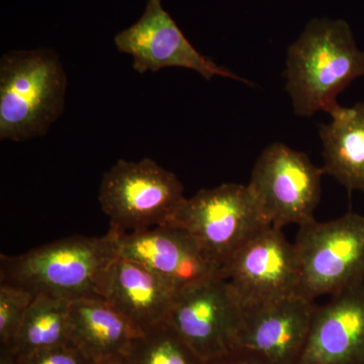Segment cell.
I'll return each instance as SVG.
<instances>
[{
    "instance_id": "6da1fadb",
    "label": "cell",
    "mask_w": 364,
    "mask_h": 364,
    "mask_svg": "<svg viewBox=\"0 0 364 364\" xmlns=\"http://www.w3.org/2000/svg\"><path fill=\"white\" fill-rule=\"evenodd\" d=\"M287 90L298 116L331 114L336 98L364 76V52L343 21L316 18L287 51Z\"/></svg>"
},
{
    "instance_id": "7a4b0ae2",
    "label": "cell",
    "mask_w": 364,
    "mask_h": 364,
    "mask_svg": "<svg viewBox=\"0 0 364 364\" xmlns=\"http://www.w3.org/2000/svg\"><path fill=\"white\" fill-rule=\"evenodd\" d=\"M68 80L51 49L14 50L0 59V140L47 135L65 107Z\"/></svg>"
},
{
    "instance_id": "3957f363",
    "label": "cell",
    "mask_w": 364,
    "mask_h": 364,
    "mask_svg": "<svg viewBox=\"0 0 364 364\" xmlns=\"http://www.w3.org/2000/svg\"><path fill=\"white\" fill-rule=\"evenodd\" d=\"M116 238L72 236L16 256H0V282L73 301L100 296V274L117 257Z\"/></svg>"
},
{
    "instance_id": "277c9868",
    "label": "cell",
    "mask_w": 364,
    "mask_h": 364,
    "mask_svg": "<svg viewBox=\"0 0 364 364\" xmlns=\"http://www.w3.org/2000/svg\"><path fill=\"white\" fill-rule=\"evenodd\" d=\"M184 198L178 177L150 158L119 159L102 176L98 193L109 232L116 235L168 224Z\"/></svg>"
},
{
    "instance_id": "5b68a950",
    "label": "cell",
    "mask_w": 364,
    "mask_h": 364,
    "mask_svg": "<svg viewBox=\"0 0 364 364\" xmlns=\"http://www.w3.org/2000/svg\"><path fill=\"white\" fill-rule=\"evenodd\" d=\"M298 258L299 296L309 301L364 282V217L344 215L299 227L294 243Z\"/></svg>"
},
{
    "instance_id": "8992f818",
    "label": "cell",
    "mask_w": 364,
    "mask_h": 364,
    "mask_svg": "<svg viewBox=\"0 0 364 364\" xmlns=\"http://www.w3.org/2000/svg\"><path fill=\"white\" fill-rule=\"evenodd\" d=\"M167 225L193 235L222 267L246 242L270 226L248 184L237 183L202 189L184 198Z\"/></svg>"
},
{
    "instance_id": "52a82bcc",
    "label": "cell",
    "mask_w": 364,
    "mask_h": 364,
    "mask_svg": "<svg viewBox=\"0 0 364 364\" xmlns=\"http://www.w3.org/2000/svg\"><path fill=\"white\" fill-rule=\"evenodd\" d=\"M323 174L305 153L274 143L258 157L248 186L270 226L301 227L315 220Z\"/></svg>"
},
{
    "instance_id": "ba28073f",
    "label": "cell",
    "mask_w": 364,
    "mask_h": 364,
    "mask_svg": "<svg viewBox=\"0 0 364 364\" xmlns=\"http://www.w3.org/2000/svg\"><path fill=\"white\" fill-rule=\"evenodd\" d=\"M221 275L243 311L299 296L296 249L279 228H264L246 242L225 263Z\"/></svg>"
},
{
    "instance_id": "9c48e42d",
    "label": "cell",
    "mask_w": 364,
    "mask_h": 364,
    "mask_svg": "<svg viewBox=\"0 0 364 364\" xmlns=\"http://www.w3.org/2000/svg\"><path fill=\"white\" fill-rule=\"evenodd\" d=\"M243 308L221 275L177 291L168 322L205 361L236 347Z\"/></svg>"
},
{
    "instance_id": "30bf717a",
    "label": "cell",
    "mask_w": 364,
    "mask_h": 364,
    "mask_svg": "<svg viewBox=\"0 0 364 364\" xmlns=\"http://www.w3.org/2000/svg\"><path fill=\"white\" fill-rule=\"evenodd\" d=\"M114 41L119 52L130 55L134 70L140 74L179 67L198 72L205 80L221 76L249 83L200 54L163 9L161 0H148L140 20L117 33Z\"/></svg>"
},
{
    "instance_id": "8fae6325",
    "label": "cell",
    "mask_w": 364,
    "mask_h": 364,
    "mask_svg": "<svg viewBox=\"0 0 364 364\" xmlns=\"http://www.w3.org/2000/svg\"><path fill=\"white\" fill-rule=\"evenodd\" d=\"M112 234L119 257L140 263L168 280L178 291L221 275V265L181 228L163 225L132 233Z\"/></svg>"
},
{
    "instance_id": "7c38bea8",
    "label": "cell",
    "mask_w": 364,
    "mask_h": 364,
    "mask_svg": "<svg viewBox=\"0 0 364 364\" xmlns=\"http://www.w3.org/2000/svg\"><path fill=\"white\" fill-rule=\"evenodd\" d=\"M315 309L314 301L293 296L244 311L236 347L256 352L272 364H296Z\"/></svg>"
},
{
    "instance_id": "4fadbf2b",
    "label": "cell",
    "mask_w": 364,
    "mask_h": 364,
    "mask_svg": "<svg viewBox=\"0 0 364 364\" xmlns=\"http://www.w3.org/2000/svg\"><path fill=\"white\" fill-rule=\"evenodd\" d=\"M296 364H364V282L316 306Z\"/></svg>"
},
{
    "instance_id": "5bb4252c",
    "label": "cell",
    "mask_w": 364,
    "mask_h": 364,
    "mask_svg": "<svg viewBox=\"0 0 364 364\" xmlns=\"http://www.w3.org/2000/svg\"><path fill=\"white\" fill-rule=\"evenodd\" d=\"M178 291L147 267L117 256L100 274L98 296L124 316L139 333L168 321Z\"/></svg>"
},
{
    "instance_id": "9a60e30c",
    "label": "cell",
    "mask_w": 364,
    "mask_h": 364,
    "mask_svg": "<svg viewBox=\"0 0 364 364\" xmlns=\"http://www.w3.org/2000/svg\"><path fill=\"white\" fill-rule=\"evenodd\" d=\"M139 334L102 296L70 301L69 340L93 363L124 358Z\"/></svg>"
},
{
    "instance_id": "2e32d148",
    "label": "cell",
    "mask_w": 364,
    "mask_h": 364,
    "mask_svg": "<svg viewBox=\"0 0 364 364\" xmlns=\"http://www.w3.org/2000/svg\"><path fill=\"white\" fill-rule=\"evenodd\" d=\"M331 123L320 127L323 171L349 191L364 193V102L337 107Z\"/></svg>"
},
{
    "instance_id": "e0dca14e",
    "label": "cell",
    "mask_w": 364,
    "mask_h": 364,
    "mask_svg": "<svg viewBox=\"0 0 364 364\" xmlns=\"http://www.w3.org/2000/svg\"><path fill=\"white\" fill-rule=\"evenodd\" d=\"M70 301L40 294L33 299L11 347L14 356L71 344L68 335Z\"/></svg>"
},
{
    "instance_id": "ac0fdd59",
    "label": "cell",
    "mask_w": 364,
    "mask_h": 364,
    "mask_svg": "<svg viewBox=\"0 0 364 364\" xmlns=\"http://www.w3.org/2000/svg\"><path fill=\"white\" fill-rule=\"evenodd\" d=\"M124 364H207L167 322L140 333L124 356Z\"/></svg>"
},
{
    "instance_id": "d6986e66",
    "label": "cell",
    "mask_w": 364,
    "mask_h": 364,
    "mask_svg": "<svg viewBox=\"0 0 364 364\" xmlns=\"http://www.w3.org/2000/svg\"><path fill=\"white\" fill-rule=\"evenodd\" d=\"M35 298L21 287L0 282V349L11 350Z\"/></svg>"
},
{
    "instance_id": "ffe728a7",
    "label": "cell",
    "mask_w": 364,
    "mask_h": 364,
    "mask_svg": "<svg viewBox=\"0 0 364 364\" xmlns=\"http://www.w3.org/2000/svg\"><path fill=\"white\" fill-rule=\"evenodd\" d=\"M79 349L72 344L60 345L52 348L33 352L23 356H14V364H92Z\"/></svg>"
},
{
    "instance_id": "44dd1931",
    "label": "cell",
    "mask_w": 364,
    "mask_h": 364,
    "mask_svg": "<svg viewBox=\"0 0 364 364\" xmlns=\"http://www.w3.org/2000/svg\"><path fill=\"white\" fill-rule=\"evenodd\" d=\"M207 364H272L267 358L243 347H234L226 353L207 360Z\"/></svg>"
},
{
    "instance_id": "7402d4cb",
    "label": "cell",
    "mask_w": 364,
    "mask_h": 364,
    "mask_svg": "<svg viewBox=\"0 0 364 364\" xmlns=\"http://www.w3.org/2000/svg\"><path fill=\"white\" fill-rule=\"evenodd\" d=\"M0 364H14V356L7 349H0Z\"/></svg>"
},
{
    "instance_id": "603a6c76",
    "label": "cell",
    "mask_w": 364,
    "mask_h": 364,
    "mask_svg": "<svg viewBox=\"0 0 364 364\" xmlns=\"http://www.w3.org/2000/svg\"><path fill=\"white\" fill-rule=\"evenodd\" d=\"M92 364H124V358H117L107 359V360L98 361V363H93Z\"/></svg>"
}]
</instances>
